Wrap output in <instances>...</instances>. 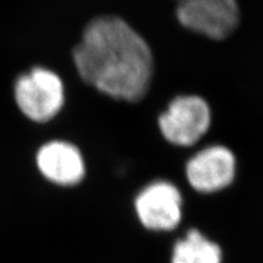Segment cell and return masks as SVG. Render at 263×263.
I'll return each instance as SVG.
<instances>
[{
	"instance_id": "1",
	"label": "cell",
	"mask_w": 263,
	"mask_h": 263,
	"mask_svg": "<svg viewBox=\"0 0 263 263\" xmlns=\"http://www.w3.org/2000/svg\"><path fill=\"white\" fill-rule=\"evenodd\" d=\"M73 62L85 83L115 100L138 103L153 81L149 44L118 16H99L85 26Z\"/></svg>"
},
{
	"instance_id": "2",
	"label": "cell",
	"mask_w": 263,
	"mask_h": 263,
	"mask_svg": "<svg viewBox=\"0 0 263 263\" xmlns=\"http://www.w3.org/2000/svg\"><path fill=\"white\" fill-rule=\"evenodd\" d=\"M15 100L29 120L38 123L48 122L64 106V84L55 72L34 67L16 81Z\"/></svg>"
},
{
	"instance_id": "3",
	"label": "cell",
	"mask_w": 263,
	"mask_h": 263,
	"mask_svg": "<svg viewBox=\"0 0 263 263\" xmlns=\"http://www.w3.org/2000/svg\"><path fill=\"white\" fill-rule=\"evenodd\" d=\"M176 15L184 28L213 41L228 38L240 22L236 0H177Z\"/></svg>"
},
{
	"instance_id": "4",
	"label": "cell",
	"mask_w": 263,
	"mask_h": 263,
	"mask_svg": "<svg viewBox=\"0 0 263 263\" xmlns=\"http://www.w3.org/2000/svg\"><path fill=\"white\" fill-rule=\"evenodd\" d=\"M211 124V110L202 98L182 95L171 101L159 117L164 139L173 145L190 146L205 136Z\"/></svg>"
},
{
	"instance_id": "5",
	"label": "cell",
	"mask_w": 263,
	"mask_h": 263,
	"mask_svg": "<svg viewBox=\"0 0 263 263\" xmlns=\"http://www.w3.org/2000/svg\"><path fill=\"white\" fill-rule=\"evenodd\" d=\"M182 194L167 180H155L138 193L134 207L141 224L149 230L167 232L182 219Z\"/></svg>"
},
{
	"instance_id": "6",
	"label": "cell",
	"mask_w": 263,
	"mask_h": 263,
	"mask_svg": "<svg viewBox=\"0 0 263 263\" xmlns=\"http://www.w3.org/2000/svg\"><path fill=\"white\" fill-rule=\"evenodd\" d=\"M236 161L228 147L211 145L196 153L185 166L186 179L199 193L211 194L229 186L235 178Z\"/></svg>"
},
{
	"instance_id": "7",
	"label": "cell",
	"mask_w": 263,
	"mask_h": 263,
	"mask_svg": "<svg viewBox=\"0 0 263 263\" xmlns=\"http://www.w3.org/2000/svg\"><path fill=\"white\" fill-rule=\"evenodd\" d=\"M38 171L48 182L60 186H73L85 176V163L80 149L68 141L54 140L44 144L35 156Z\"/></svg>"
},
{
	"instance_id": "8",
	"label": "cell",
	"mask_w": 263,
	"mask_h": 263,
	"mask_svg": "<svg viewBox=\"0 0 263 263\" xmlns=\"http://www.w3.org/2000/svg\"><path fill=\"white\" fill-rule=\"evenodd\" d=\"M171 263H222V250L201 232L190 229L174 244Z\"/></svg>"
}]
</instances>
